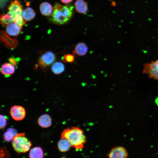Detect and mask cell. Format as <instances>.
Returning <instances> with one entry per match:
<instances>
[{"label":"cell","mask_w":158,"mask_h":158,"mask_svg":"<svg viewBox=\"0 0 158 158\" xmlns=\"http://www.w3.org/2000/svg\"><path fill=\"white\" fill-rule=\"evenodd\" d=\"M74 7L70 5L54 4L50 20L57 25H64L68 22L74 14Z\"/></svg>","instance_id":"obj_1"},{"label":"cell","mask_w":158,"mask_h":158,"mask_svg":"<svg viewBox=\"0 0 158 158\" xmlns=\"http://www.w3.org/2000/svg\"><path fill=\"white\" fill-rule=\"evenodd\" d=\"M57 147L59 150L61 152L68 151L72 147L70 142L65 138H61L57 143Z\"/></svg>","instance_id":"obj_14"},{"label":"cell","mask_w":158,"mask_h":158,"mask_svg":"<svg viewBox=\"0 0 158 158\" xmlns=\"http://www.w3.org/2000/svg\"><path fill=\"white\" fill-rule=\"evenodd\" d=\"M17 133V131L15 129L13 128H8L4 133L3 138L6 142L11 141L13 138Z\"/></svg>","instance_id":"obj_18"},{"label":"cell","mask_w":158,"mask_h":158,"mask_svg":"<svg viewBox=\"0 0 158 158\" xmlns=\"http://www.w3.org/2000/svg\"><path fill=\"white\" fill-rule=\"evenodd\" d=\"M56 59L55 55L53 52L48 51L40 57L38 62L42 68H44L51 65L55 61Z\"/></svg>","instance_id":"obj_6"},{"label":"cell","mask_w":158,"mask_h":158,"mask_svg":"<svg viewBox=\"0 0 158 158\" xmlns=\"http://www.w3.org/2000/svg\"><path fill=\"white\" fill-rule=\"evenodd\" d=\"M88 50V47L86 44L83 42H80L75 46L73 53L79 56H82L87 54Z\"/></svg>","instance_id":"obj_13"},{"label":"cell","mask_w":158,"mask_h":158,"mask_svg":"<svg viewBox=\"0 0 158 158\" xmlns=\"http://www.w3.org/2000/svg\"><path fill=\"white\" fill-rule=\"evenodd\" d=\"M29 155L30 158H42L43 157V151L40 147H35L30 149Z\"/></svg>","instance_id":"obj_16"},{"label":"cell","mask_w":158,"mask_h":158,"mask_svg":"<svg viewBox=\"0 0 158 158\" xmlns=\"http://www.w3.org/2000/svg\"><path fill=\"white\" fill-rule=\"evenodd\" d=\"M10 111L12 118L15 121H19L22 120L25 117V110L21 106H13L11 108Z\"/></svg>","instance_id":"obj_7"},{"label":"cell","mask_w":158,"mask_h":158,"mask_svg":"<svg viewBox=\"0 0 158 158\" xmlns=\"http://www.w3.org/2000/svg\"><path fill=\"white\" fill-rule=\"evenodd\" d=\"M128 155L127 151L124 147L117 146L112 148L107 156L109 158H126Z\"/></svg>","instance_id":"obj_8"},{"label":"cell","mask_w":158,"mask_h":158,"mask_svg":"<svg viewBox=\"0 0 158 158\" xmlns=\"http://www.w3.org/2000/svg\"><path fill=\"white\" fill-rule=\"evenodd\" d=\"M8 60L10 63L14 65L15 66H16L18 62L17 61L16 58H15L14 57H9Z\"/></svg>","instance_id":"obj_24"},{"label":"cell","mask_w":158,"mask_h":158,"mask_svg":"<svg viewBox=\"0 0 158 158\" xmlns=\"http://www.w3.org/2000/svg\"><path fill=\"white\" fill-rule=\"evenodd\" d=\"M35 16V11L30 7H27L23 11L22 16L25 21H29L32 20Z\"/></svg>","instance_id":"obj_17"},{"label":"cell","mask_w":158,"mask_h":158,"mask_svg":"<svg viewBox=\"0 0 158 158\" xmlns=\"http://www.w3.org/2000/svg\"><path fill=\"white\" fill-rule=\"evenodd\" d=\"M40 9L42 15L44 16H49L51 14L53 9L50 4L45 2L40 4Z\"/></svg>","instance_id":"obj_15"},{"label":"cell","mask_w":158,"mask_h":158,"mask_svg":"<svg viewBox=\"0 0 158 158\" xmlns=\"http://www.w3.org/2000/svg\"><path fill=\"white\" fill-rule=\"evenodd\" d=\"M37 123L41 127L47 128L51 125V118L49 115L47 114H44L38 118Z\"/></svg>","instance_id":"obj_11"},{"label":"cell","mask_w":158,"mask_h":158,"mask_svg":"<svg viewBox=\"0 0 158 158\" xmlns=\"http://www.w3.org/2000/svg\"><path fill=\"white\" fill-rule=\"evenodd\" d=\"M10 154L8 151L7 149L5 147H1L0 149V157H9Z\"/></svg>","instance_id":"obj_22"},{"label":"cell","mask_w":158,"mask_h":158,"mask_svg":"<svg viewBox=\"0 0 158 158\" xmlns=\"http://www.w3.org/2000/svg\"><path fill=\"white\" fill-rule=\"evenodd\" d=\"M155 102L157 104H158V98L156 99Z\"/></svg>","instance_id":"obj_26"},{"label":"cell","mask_w":158,"mask_h":158,"mask_svg":"<svg viewBox=\"0 0 158 158\" xmlns=\"http://www.w3.org/2000/svg\"><path fill=\"white\" fill-rule=\"evenodd\" d=\"M73 0H61V2L64 4H68L72 2Z\"/></svg>","instance_id":"obj_25"},{"label":"cell","mask_w":158,"mask_h":158,"mask_svg":"<svg viewBox=\"0 0 158 158\" xmlns=\"http://www.w3.org/2000/svg\"><path fill=\"white\" fill-rule=\"evenodd\" d=\"M75 9L78 13H85L88 10V4L84 0H77L74 4Z\"/></svg>","instance_id":"obj_12"},{"label":"cell","mask_w":158,"mask_h":158,"mask_svg":"<svg viewBox=\"0 0 158 158\" xmlns=\"http://www.w3.org/2000/svg\"><path fill=\"white\" fill-rule=\"evenodd\" d=\"M21 28L14 22L6 26V30L9 35L15 36L18 35L21 31Z\"/></svg>","instance_id":"obj_9"},{"label":"cell","mask_w":158,"mask_h":158,"mask_svg":"<svg viewBox=\"0 0 158 158\" xmlns=\"http://www.w3.org/2000/svg\"><path fill=\"white\" fill-rule=\"evenodd\" d=\"M12 147L18 153H24L28 152L32 145L31 142L25 137V133L16 134L11 141Z\"/></svg>","instance_id":"obj_3"},{"label":"cell","mask_w":158,"mask_h":158,"mask_svg":"<svg viewBox=\"0 0 158 158\" xmlns=\"http://www.w3.org/2000/svg\"><path fill=\"white\" fill-rule=\"evenodd\" d=\"M0 127L1 129L4 128L6 125L7 121L5 116L1 115H0Z\"/></svg>","instance_id":"obj_23"},{"label":"cell","mask_w":158,"mask_h":158,"mask_svg":"<svg viewBox=\"0 0 158 158\" xmlns=\"http://www.w3.org/2000/svg\"><path fill=\"white\" fill-rule=\"evenodd\" d=\"M22 8L19 2L17 0L10 3L8 12L11 15L15 23L21 28L25 24L26 21L22 16Z\"/></svg>","instance_id":"obj_4"},{"label":"cell","mask_w":158,"mask_h":158,"mask_svg":"<svg viewBox=\"0 0 158 158\" xmlns=\"http://www.w3.org/2000/svg\"><path fill=\"white\" fill-rule=\"evenodd\" d=\"M143 73L147 74L150 78L158 80V60L145 63Z\"/></svg>","instance_id":"obj_5"},{"label":"cell","mask_w":158,"mask_h":158,"mask_svg":"<svg viewBox=\"0 0 158 158\" xmlns=\"http://www.w3.org/2000/svg\"><path fill=\"white\" fill-rule=\"evenodd\" d=\"M51 69L54 73L59 74L64 71L65 67L62 63L60 61H56L51 66Z\"/></svg>","instance_id":"obj_19"},{"label":"cell","mask_w":158,"mask_h":158,"mask_svg":"<svg viewBox=\"0 0 158 158\" xmlns=\"http://www.w3.org/2000/svg\"><path fill=\"white\" fill-rule=\"evenodd\" d=\"M61 138L67 139L72 147L77 150L82 149L86 142L83 131L78 126L69 127L64 129L61 133Z\"/></svg>","instance_id":"obj_2"},{"label":"cell","mask_w":158,"mask_h":158,"mask_svg":"<svg viewBox=\"0 0 158 158\" xmlns=\"http://www.w3.org/2000/svg\"><path fill=\"white\" fill-rule=\"evenodd\" d=\"M15 70V67L11 63H5L1 66L0 68L2 74L6 77L13 74Z\"/></svg>","instance_id":"obj_10"},{"label":"cell","mask_w":158,"mask_h":158,"mask_svg":"<svg viewBox=\"0 0 158 158\" xmlns=\"http://www.w3.org/2000/svg\"><path fill=\"white\" fill-rule=\"evenodd\" d=\"M0 20L1 23L3 26H6L11 23L14 22L13 18L8 12L5 14L1 15Z\"/></svg>","instance_id":"obj_20"},{"label":"cell","mask_w":158,"mask_h":158,"mask_svg":"<svg viewBox=\"0 0 158 158\" xmlns=\"http://www.w3.org/2000/svg\"><path fill=\"white\" fill-rule=\"evenodd\" d=\"M63 58V61L69 63L73 62L75 59L74 55L70 54H65Z\"/></svg>","instance_id":"obj_21"}]
</instances>
